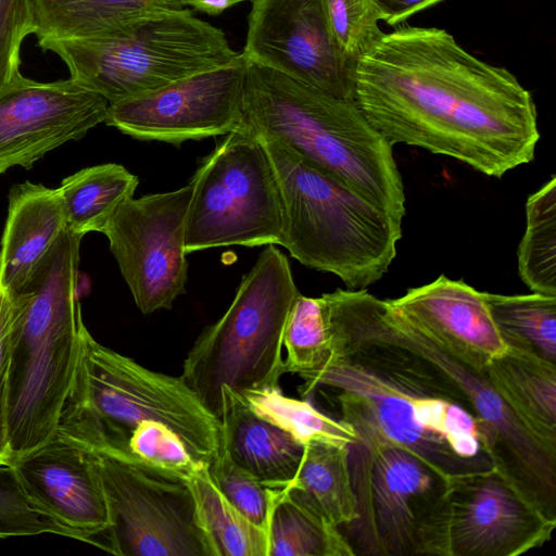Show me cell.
<instances>
[{
    "instance_id": "6",
    "label": "cell",
    "mask_w": 556,
    "mask_h": 556,
    "mask_svg": "<svg viewBox=\"0 0 556 556\" xmlns=\"http://www.w3.org/2000/svg\"><path fill=\"white\" fill-rule=\"evenodd\" d=\"M255 136L270 159L279 185V245L304 266L333 274L353 290L381 279L396 255L402 222L281 141Z\"/></svg>"
},
{
    "instance_id": "3",
    "label": "cell",
    "mask_w": 556,
    "mask_h": 556,
    "mask_svg": "<svg viewBox=\"0 0 556 556\" xmlns=\"http://www.w3.org/2000/svg\"><path fill=\"white\" fill-rule=\"evenodd\" d=\"M273 137L402 222L405 194L392 147L354 100L248 61L242 125Z\"/></svg>"
},
{
    "instance_id": "23",
    "label": "cell",
    "mask_w": 556,
    "mask_h": 556,
    "mask_svg": "<svg viewBox=\"0 0 556 556\" xmlns=\"http://www.w3.org/2000/svg\"><path fill=\"white\" fill-rule=\"evenodd\" d=\"M281 490L330 525H350L357 515L349 445L309 441L294 479Z\"/></svg>"
},
{
    "instance_id": "27",
    "label": "cell",
    "mask_w": 556,
    "mask_h": 556,
    "mask_svg": "<svg viewBox=\"0 0 556 556\" xmlns=\"http://www.w3.org/2000/svg\"><path fill=\"white\" fill-rule=\"evenodd\" d=\"M493 321L507 345L532 351L555 363L556 296L483 292Z\"/></svg>"
},
{
    "instance_id": "16",
    "label": "cell",
    "mask_w": 556,
    "mask_h": 556,
    "mask_svg": "<svg viewBox=\"0 0 556 556\" xmlns=\"http://www.w3.org/2000/svg\"><path fill=\"white\" fill-rule=\"evenodd\" d=\"M109 102L72 78L40 83L20 74L0 89V174L30 169L48 152L103 123Z\"/></svg>"
},
{
    "instance_id": "37",
    "label": "cell",
    "mask_w": 556,
    "mask_h": 556,
    "mask_svg": "<svg viewBox=\"0 0 556 556\" xmlns=\"http://www.w3.org/2000/svg\"><path fill=\"white\" fill-rule=\"evenodd\" d=\"M380 20L396 25L416 12L443 0H372Z\"/></svg>"
},
{
    "instance_id": "39",
    "label": "cell",
    "mask_w": 556,
    "mask_h": 556,
    "mask_svg": "<svg viewBox=\"0 0 556 556\" xmlns=\"http://www.w3.org/2000/svg\"><path fill=\"white\" fill-rule=\"evenodd\" d=\"M173 1H175L176 3H178L179 5H181L179 0H173ZM181 7H182V5H181ZM182 8H184V7H182Z\"/></svg>"
},
{
    "instance_id": "21",
    "label": "cell",
    "mask_w": 556,
    "mask_h": 556,
    "mask_svg": "<svg viewBox=\"0 0 556 556\" xmlns=\"http://www.w3.org/2000/svg\"><path fill=\"white\" fill-rule=\"evenodd\" d=\"M501 397L543 441L556 447V365L517 346L507 349L485 367Z\"/></svg>"
},
{
    "instance_id": "19",
    "label": "cell",
    "mask_w": 556,
    "mask_h": 556,
    "mask_svg": "<svg viewBox=\"0 0 556 556\" xmlns=\"http://www.w3.org/2000/svg\"><path fill=\"white\" fill-rule=\"evenodd\" d=\"M8 201L0 242V288L16 293L67 227L56 188L25 181L10 189Z\"/></svg>"
},
{
    "instance_id": "1",
    "label": "cell",
    "mask_w": 556,
    "mask_h": 556,
    "mask_svg": "<svg viewBox=\"0 0 556 556\" xmlns=\"http://www.w3.org/2000/svg\"><path fill=\"white\" fill-rule=\"evenodd\" d=\"M353 85L355 103L391 146L424 148L497 178L534 157L531 93L444 29L383 34L356 61Z\"/></svg>"
},
{
    "instance_id": "10",
    "label": "cell",
    "mask_w": 556,
    "mask_h": 556,
    "mask_svg": "<svg viewBox=\"0 0 556 556\" xmlns=\"http://www.w3.org/2000/svg\"><path fill=\"white\" fill-rule=\"evenodd\" d=\"M556 516L493 466L452 478L421 523L416 555L519 556L549 541Z\"/></svg>"
},
{
    "instance_id": "2",
    "label": "cell",
    "mask_w": 556,
    "mask_h": 556,
    "mask_svg": "<svg viewBox=\"0 0 556 556\" xmlns=\"http://www.w3.org/2000/svg\"><path fill=\"white\" fill-rule=\"evenodd\" d=\"M330 353L300 376L303 397L336 391L355 444L390 443L417 454L446 479L495 466L492 446L464 392L391 331L386 300L365 289L321 296Z\"/></svg>"
},
{
    "instance_id": "25",
    "label": "cell",
    "mask_w": 556,
    "mask_h": 556,
    "mask_svg": "<svg viewBox=\"0 0 556 556\" xmlns=\"http://www.w3.org/2000/svg\"><path fill=\"white\" fill-rule=\"evenodd\" d=\"M268 556H354L339 528L275 489L267 527Z\"/></svg>"
},
{
    "instance_id": "18",
    "label": "cell",
    "mask_w": 556,
    "mask_h": 556,
    "mask_svg": "<svg viewBox=\"0 0 556 556\" xmlns=\"http://www.w3.org/2000/svg\"><path fill=\"white\" fill-rule=\"evenodd\" d=\"M388 301L410 325L479 370L507 349L483 292L463 280L441 275Z\"/></svg>"
},
{
    "instance_id": "36",
    "label": "cell",
    "mask_w": 556,
    "mask_h": 556,
    "mask_svg": "<svg viewBox=\"0 0 556 556\" xmlns=\"http://www.w3.org/2000/svg\"><path fill=\"white\" fill-rule=\"evenodd\" d=\"M14 317L13 293L0 288V463L3 465H9L10 460L7 416L10 345Z\"/></svg>"
},
{
    "instance_id": "32",
    "label": "cell",
    "mask_w": 556,
    "mask_h": 556,
    "mask_svg": "<svg viewBox=\"0 0 556 556\" xmlns=\"http://www.w3.org/2000/svg\"><path fill=\"white\" fill-rule=\"evenodd\" d=\"M51 533L89 543L25 489L16 469L0 463V538Z\"/></svg>"
},
{
    "instance_id": "34",
    "label": "cell",
    "mask_w": 556,
    "mask_h": 556,
    "mask_svg": "<svg viewBox=\"0 0 556 556\" xmlns=\"http://www.w3.org/2000/svg\"><path fill=\"white\" fill-rule=\"evenodd\" d=\"M328 23L341 54L356 61L383 35L372 0H323Z\"/></svg>"
},
{
    "instance_id": "15",
    "label": "cell",
    "mask_w": 556,
    "mask_h": 556,
    "mask_svg": "<svg viewBox=\"0 0 556 556\" xmlns=\"http://www.w3.org/2000/svg\"><path fill=\"white\" fill-rule=\"evenodd\" d=\"M241 53L250 62L354 100V65L337 47L323 0H253Z\"/></svg>"
},
{
    "instance_id": "17",
    "label": "cell",
    "mask_w": 556,
    "mask_h": 556,
    "mask_svg": "<svg viewBox=\"0 0 556 556\" xmlns=\"http://www.w3.org/2000/svg\"><path fill=\"white\" fill-rule=\"evenodd\" d=\"M11 465L33 497L101 547L110 516L94 452L54 432Z\"/></svg>"
},
{
    "instance_id": "4",
    "label": "cell",
    "mask_w": 556,
    "mask_h": 556,
    "mask_svg": "<svg viewBox=\"0 0 556 556\" xmlns=\"http://www.w3.org/2000/svg\"><path fill=\"white\" fill-rule=\"evenodd\" d=\"M144 421L169 427L207 465L220 451L219 419L180 376L150 370L103 346L81 319L75 369L55 432L92 452L128 462V438Z\"/></svg>"
},
{
    "instance_id": "12",
    "label": "cell",
    "mask_w": 556,
    "mask_h": 556,
    "mask_svg": "<svg viewBox=\"0 0 556 556\" xmlns=\"http://www.w3.org/2000/svg\"><path fill=\"white\" fill-rule=\"evenodd\" d=\"M94 455L110 516L105 551L119 556H216L187 483Z\"/></svg>"
},
{
    "instance_id": "26",
    "label": "cell",
    "mask_w": 556,
    "mask_h": 556,
    "mask_svg": "<svg viewBox=\"0 0 556 556\" xmlns=\"http://www.w3.org/2000/svg\"><path fill=\"white\" fill-rule=\"evenodd\" d=\"M187 484L216 556H268L267 531L251 522L220 493L207 466Z\"/></svg>"
},
{
    "instance_id": "11",
    "label": "cell",
    "mask_w": 556,
    "mask_h": 556,
    "mask_svg": "<svg viewBox=\"0 0 556 556\" xmlns=\"http://www.w3.org/2000/svg\"><path fill=\"white\" fill-rule=\"evenodd\" d=\"M349 464L357 515L345 526L352 547L367 556L416 555L419 528L450 480L408 448L383 442L349 445Z\"/></svg>"
},
{
    "instance_id": "33",
    "label": "cell",
    "mask_w": 556,
    "mask_h": 556,
    "mask_svg": "<svg viewBox=\"0 0 556 556\" xmlns=\"http://www.w3.org/2000/svg\"><path fill=\"white\" fill-rule=\"evenodd\" d=\"M207 470L220 493L251 522L267 531L275 489L239 466L223 446Z\"/></svg>"
},
{
    "instance_id": "13",
    "label": "cell",
    "mask_w": 556,
    "mask_h": 556,
    "mask_svg": "<svg viewBox=\"0 0 556 556\" xmlns=\"http://www.w3.org/2000/svg\"><path fill=\"white\" fill-rule=\"evenodd\" d=\"M198 179L197 170L179 189L127 199L101 230L143 314L172 308L186 292V229Z\"/></svg>"
},
{
    "instance_id": "29",
    "label": "cell",
    "mask_w": 556,
    "mask_h": 556,
    "mask_svg": "<svg viewBox=\"0 0 556 556\" xmlns=\"http://www.w3.org/2000/svg\"><path fill=\"white\" fill-rule=\"evenodd\" d=\"M240 395L258 416L303 445L309 441L341 445H351L357 441L349 425L323 414L306 400L286 396L280 387L249 390Z\"/></svg>"
},
{
    "instance_id": "30",
    "label": "cell",
    "mask_w": 556,
    "mask_h": 556,
    "mask_svg": "<svg viewBox=\"0 0 556 556\" xmlns=\"http://www.w3.org/2000/svg\"><path fill=\"white\" fill-rule=\"evenodd\" d=\"M127 452L128 463L185 483L207 466L194 457L176 432L155 421L139 424L131 431Z\"/></svg>"
},
{
    "instance_id": "7",
    "label": "cell",
    "mask_w": 556,
    "mask_h": 556,
    "mask_svg": "<svg viewBox=\"0 0 556 556\" xmlns=\"http://www.w3.org/2000/svg\"><path fill=\"white\" fill-rule=\"evenodd\" d=\"M274 245L261 252L227 311L184 361L180 377L218 419L223 386L241 394L279 387L283 375V332L300 292L287 256Z\"/></svg>"
},
{
    "instance_id": "9",
    "label": "cell",
    "mask_w": 556,
    "mask_h": 556,
    "mask_svg": "<svg viewBox=\"0 0 556 556\" xmlns=\"http://www.w3.org/2000/svg\"><path fill=\"white\" fill-rule=\"evenodd\" d=\"M186 253L227 245L280 244L282 203L260 139L241 128L225 135L198 167Z\"/></svg>"
},
{
    "instance_id": "20",
    "label": "cell",
    "mask_w": 556,
    "mask_h": 556,
    "mask_svg": "<svg viewBox=\"0 0 556 556\" xmlns=\"http://www.w3.org/2000/svg\"><path fill=\"white\" fill-rule=\"evenodd\" d=\"M222 446L270 489H285L300 467L304 445L258 416L238 393L222 387Z\"/></svg>"
},
{
    "instance_id": "24",
    "label": "cell",
    "mask_w": 556,
    "mask_h": 556,
    "mask_svg": "<svg viewBox=\"0 0 556 556\" xmlns=\"http://www.w3.org/2000/svg\"><path fill=\"white\" fill-rule=\"evenodd\" d=\"M138 182L137 176L115 163L86 167L64 178L56 189L67 229L81 237L101 232L115 211L134 197Z\"/></svg>"
},
{
    "instance_id": "22",
    "label": "cell",
    "mask_w": 556,
    "mask_h": 556,
    "mask_svg": "<svg viewBox=\"0 0 556 556\" xmlns=\"http://www.w3.org/2000/svg\"><path fill=\"white\" fill-rule=\"evenodd\" d=\"M33 3L38 42L111 36L146 18L184 9L173 0H33Z\"/></svg>"
},
{
    "instance_id": "5",
    "label": "cell",
    "mask_w": 556,
    "mask_h": 556,
    "mask_svg": "<svg viewBox=\"0 0 556 556\" xmlns=\"http://www.w3.org/2000/svg\"><path fill=\"white\" fill-rule=\"evenodd\" d=\"M81 236L67 228L26 286L13 293L8 388L9 465L54 434L77 355Z\"/></svg>"
},
{
    "instance_id": "35",
    "label": "cell",
    "mask_w": 556,
    "mask_h": 556,
    "mask_svg": "<svg viewBox=\"0 0 556 556\" xmlns=\"http://www.w3.org/2000/svg\"><path fill=\"white\" fill-rule=\"evenodd\" d=\"M36 33L33 0H0V89L21 74V48Z\"/></svg>"
},
{
    "instance_id": "28",
    "label": "cell",
    "mask_w": 556,
    "mask_h": 556,
    "mask_svg": "<svg viewBox=\"0 0 556 556\" xmlns=\"http://www.w3.org/2000/svg\"><path fill=\"white\" fill-rule=\"evenodd\" d=\"M518 248V271L534 293L556 296V177L531 194Z\"/></svg>"
},
{
    "instance_id": "8",
    "label": "cell",
    "mask_w": 556,
    "mask_h": 556,
    "mask_svg": "<svg viewBox=\"0 0 556 556\" xmlns=\"http://www.w3.org/2000/svg\"><path fill=\"white\" fill-rule=\"evenodd\" d=\"M38 45L65 63L70 78L109 103L227 66L241 56L220 28L186 8L146 18L111 36L47 39Z\"/></svg>"
},
{
    "instance_id": "38",
    "label": "cell",
    "mask_w": 556,
    "mask_h": 556,
    "mask_svg": "<svg viewBox=\"0 0 556 556\" xmlns=\"http://www.w3.org/2000/svg\"><path fill=\"white\" fill-rule=\"evenodd\" d=\"M184 8H192L207 15H219L245 0H179Z\"/></svg>"
},
{
    "instance_id": "14",
    "label": "cell",
    "mask_w": 556,
    "mask_h": 556,
    "mask_svg": "<svg viewBox=\"0 0 556 556\" xmlns=\"http://www.w3.org/2000/svg\"><path fill=\"white\" fill-rule=\"evenodd\" d=\"M248 60L109 103L104 123L140 140L179 144L241 129Z\"/></svg>"
},
{
    "instance_id": "31",
    "label": "cell",
    "mask_w": 556,
    "mask_h": 556,
    "mask_svg": "<svg viewBox=\"0 0 556 556\" xmlns=\"http://www.w3.org/2000/svg\"><path fill=\"white\" fill-rule=\"evenodd\" d=\"M330 336L321 298L299 293L291 306L285 332L283 374L299 377L317 369L330 353Z\"/></svg>"
}]
</instances>
